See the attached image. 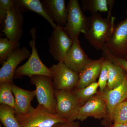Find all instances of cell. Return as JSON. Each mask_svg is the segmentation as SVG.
<instances>
[{
  "mask_svg": "<svg viewBox=\"0 0 127 127\" xmlns=\"http://www.w3.org/2000/svg\"><path fill=\"white\" fill-rule=\"evenodd\" d=\"M90 18L91 27L84 36L95 49L102 51L113 32L116 17L107 16L103 18L99 13L92 15Z\"/></svg>",
  "mask_w": 127,
  "mask_h": 127,
  "instance_id": "cell-1",
  "label": "cell"
},
{
  "mask_svg": "<svg viewBox=\"0 0 127 127\" xmlns=\"http://www.w3.org/2000/svg\"><path fill=\"white\" fill-rule=\"evenodd\" d=\"M15 117L21 127H51L57 123L68 122L39 104L36 108L31 106L26 113H15Z\"/></svg>",
  "mask_w": 127,
  "mask_h": 127,
  "instance_id": "cell-2",
  "label": "cell"
},
{
  "mask_svg": "<svg viewBox=\"0 0 127 127\" xmlns=\"http://www.w3.org/2000/svg\"><path fill=\"white\" fill-rule=\"evenodd\" d=\"M36 27L30 30L32 40L29 42L28 45L31 48V56L26 63L17 67L14 78H22L24 76L31 78L36 75L47 76L52 78L53 77L52 72L42 62L38 55L36 46Z\"/></svg>",
  "mask_w": 127,
  "mask_h": 127,
  "instance_id": "cell-3",
  "label": "cell"
},
{
  "mask_svg": "<svg viewBox=\"0 0 127 127\" xmlns=\"http://www.w3.org/2000/svg\"><path fill=\"white\" fill-rule=\"evenodd\" d=\"M66 23L64 27L73 40L78 38L80 34H86L91 27L90 17L86 16L77 0H70L67 6Z\"/></svg>",
  "mask_w": 127,
  "mask_h": 127,
  "instance_id": "cell-4",
  "label": "cell"
},
{
  "mask_svg": "<svg viewBox=\"0 0 127 127\" xmlns=\"http://www.w3.org/2000/svg\"><path fill=\"white\" fill-rule=\"evenodd\" d=\"M30 79L31 84L35 86L36 97L39 104L45 107L51 113L56 114L57 100L52 78L36 75Z\"/></svg>",
  "mask_w": 127,
  "mask_h": 127,
  "instance_id": "cell-5",
  "label": "cell"
},
{
  "mask_svg": "<svg viewBox=\"0 0 127 127\" xmlns=\"http://www.w3.org/2000/svg\"><path fill=\"white\" fill-rule=\"evenodd\" d=\"M57 100L56 113L68 122L77 119L79 108L82 105L73 91L55 90Z\"/></svg>",
  "mask_w": 127,
  "mask_h": 127,
  "instance_id": "cell-6",
  "label": "cell"
},
{
  "mask_svg": "<svg viewBox=\"0 0 127 127\" xmlns=\"http://www.w3.org/2000/svg\"><path fill=\"white\" fill-rule=\"evenodd\" d=\"M53 74V84L55 90L74 91L76 88L79 75L60 61L50 68Z\"/></svg>",
  "mask_w": 127,
  "mask_h": 127,
  "instance_id": "cell-7",
  "label": "cell"
},
{
  "mask_svg": "<svg viewBox=\"0 0 127 127\" xmlns=\"http://www.w3.org/2000/svg\"><path fill=\"white\" fill-rule=\"evenodd\" d=\"M73 41L64 27L57 26L49 37V51L56 61L63 62L72 45Z\"/></svg>",
  "mask_w": 127,
  "mask_h": 127,
  "instance_id": "cell-8",
  "label": "cell"
},
{
  "mask_svg": "<svg viewBox=\"0 0 127 127\" xmlns=\"http://www.w3.org/2000/svg\"><path fill=\"white\" fill-rule=\"evenodd\" d=\"M118 57L125 58L127 55V15L124 20L115 25L113 32L104 47Z\"/></svg>",
  "mask_w": 127,
  "mask_h": 127,
  "instance_id": "cell-9",
  "label": "cell"
},
{
  "mask_svg": "<svg viewBox=\"0 0 127 127\" xmlns=\"http://www.w3.org/2000/svg\"><path fill=\"white\" fill-rule=\"evenodd\" d=\"M23 23L22 12L15 4L8 11L1 31L10 41L19 42L23 35Z\"/></svg>",
  "mask_w": 127,
  "mask_h": 127,
  "instance_id": "cell-10",
  "label": "cell"
},
{
  "mask_svg": "<svg viewBox=\"0 0 127 127\" xmlns=\"http://www.w3.org/2000/svg\"><path fill=\"white\" fill-rule=\"evenodd\" d=\"M31 53V52L26 47L16 49L3 64L0 69V84L13 83L17 66L24 60L29 58Z\"/></svg>",
  "mask_w": 127,
  "mask_h": 127,
  "instance_id": "cell-11",
  "label": "cell"
},
{
  "mask_svg": "<svg viewBox=\"0 0 127 127\" xmlns=\"http://www.w3.org/2000/svg\"><path fill=\"white\" fill-rule=\"evenodd\" d=\"M107 115L106 103L99 92L81 107L77 119L84 121L89 117L100 119L106 117Z\"/></svg>",
  "mask_w": 127,
  "mask_h": 127,
  "instance_id": "cell-12",
  "label": "cell"
},
{
  "mask_svg": "<svg viewBox=\"0 0 127 127\" xmlns=\"http://www.w3.org/2000/svg\"><path fill=\"white\" fill-rule=\"evenodd\" d=\"M93 61L86 55L77 38L73 40L72 45L63 62L67 66L79 74Z\"/></svg>",
  "mask_w": 127,
  "mask_h": 127,
  "instance_id": "cell-13",
  "label": "cell"
},
{
  "mask_svg": "<svg viewBox=\"0 0 127 127\" xmlns=\"http://www.w3.org/2000/svg\"><path fill=\"white\" fill-rule=\"evenodd\" d=\"M43 7L49 17L58 26L64 27L66 23L67 7L65 0H42Z\"/></svg>",
  "mask_w": 127,
  "mask_h": 127,
  "instance_id": "cell-14",
  "label": "cell"
},
{
  "mask_svg": "<svg viewBox=\"0 0 127 127\" xmlns=\"http://www.w3.org/2000/svg\"><path fill=\"white\" fill-rule=\"evenodd\" d=\"M101 93L106 103L108 115L110 119L113 109L116 106L127 100V74L120 86L112 90L106 89Z\"/></svg>",
  "mask_w": 127,
  "mask_h": 127,
  "instance_id": "cell-15",
  "label": "cell"
},
{
  "mask_svg": "<svg viewBox=\"0 0 127 127\" xmlns=\"http://www.w3.org/2000/svg\"><path fill=\"white\" fill-rule=\"evenodd\" d=\"M105 58L103 56L97 60H94L83 71L79 73V79L76 88H84L93 83L96 82L99 77L103 63Z\"/></svg>",
  "mask_w": 127,
  "mask_h": 127,
  "instance_id": "cell-16",
  "label": "cell"
},
{
  "mask_svg": "<svg viewBox=\"0 0 127 127\" xmlns=\"http://www.w3.org/2000/svg\"><path fill=\"white\" fill-rule=\"evenodd\" d=\"M12 91L15 98V109L16 113L27 112L31 106V103L36 96L35 91H28L12 84Z\"/></svg>",
  "mask_w": 127,
  "mask_h": 127,
  "instance_id": "cell-17",
  "label": "cell"
},
{
  "mask_svg": "<svg viewBox=\"0 0 127 127\" xmlns=\"http://www.w3.org/2000/svg\"><path fill=\"white\" fill-rule=\"evenodd\" d=\"M15 4L20 9L22 13L32 11L40 15L50 23L53 29L56 28L57 26L48 15L40 0H16Z\"/></svg>",
  "mask_w": 127,
  "mask_h": 127,
  "instance_id": "cell-18",
  "label": "cell"
},
{
  "mask_svg": "<svg viewBox=\"0 0 127 127\" xmlns=\"http://www.w3.org/2000/svg\"><path fill=\"white\" fill-rule=\"evenodd\" d=\"M113 0H81V9L84 11H89L92 15L99 12H107V15L112 16L114 3Z\"/></svg>",
  "mask_w": 127,
  "mask_h": 127,
  "instance_id": "cell-19",
  "label": "cell"
},
{
  "mask_svg": "<svg viewBox=\"0 0 127 127\" xmlns=\"http://www.w3.org/2000/svg\"><path fill=\"white\" fill-rule=\"evenodd\" d=\"M107 59L108 67V80L106 89L111 90L122 83L127 73L120 66Z\"/></svg>",
  "mask_w": 127,
  "mask_h": 127,
  "instance_id": "cell-20",
  "label": "cell"
},
{
  "mask_svg": "<svg viewBox=\"0 0 127 127\" xmlns=\"http://www.w3.org/2000/svg\"><path fill=\"white\" fill-rule=\"evenodd\" d=\"M0 120L4 127H21L15 117V111L13 108L1 104Z\"/></svg>",
  "mask_w": 127,
  "mask_h": 127,
  "instance_id": "cell-21",
  "label": "cell"
},
{
  "mask_svg": "<svg viewBox=\"0 0 127 127\" xmlns=\"http://www.w3.org/2000/svg\"><path fill=\"white\" fill-rule=\"evenodd\" d=\"M20 43L10 41L6 37L0 38V64L2 65L13 52L20 48Z\"/></svg>",
  "mask_w": 127,
  "mask_h": 127,
  "instance_id": "cell-22",
  "label": "cell"
},
{
  "mask_svg": "<svg viewBox=\"0 0 127 127\" xmlns=\"http://www.w3.org/2000/svg\"><path fill=\"white\" fill-rule=\"evenodd\" d=\"M98 87V83L95 82L84 88L76 89L73 92L82 106L97 93Z\"/></svg>",
  "mask_w": 127,
  "mask_h": 127,
  "instance_id": "cell-23",
  "label": "cell"
},
{
  "mask_svg": "<svg viewBox=\"0 0 127 127\" xmlns=\"http://www.w3.org/2000/svg\"><path fill=\"white\" fill-rule=\"evenodd\" d=\"M11 83L0 84V103L5 104L15 109V98L12 91Z\"/></svg>",
  "mask_w": 127,
  "mask_h": 127,
  "instance_id": "cell-24",
  "label": "cell"
},
{
  "mask_svg": "<svg viewBox=\"0 0 127 127\" xmlns=\"http://www.w3.org/2000/svg\"><path fill=\"white\" fill-rule=\"evenodd\" d=\"M110 119L114 124H127V100L116 106Z\"/></svg>",
  "mask_w": 127,
  "mask_h": 127,
  "instance_id": "cell-25",
  "label": "cell"
},
{
  "mask_svg": "<svg viewBox=\"0 0 127 127\" xmlns=\"http://www.w3.org/2000/svg\"><path fill=\"white\" fill-rule=\"evenodd\" d=\"M16 0H0V30H4L5 21L9 10L14 5Z\"/></svg>",
  "mask_w": 127,
  "mask_h": 127,
  "instance_id": "cell-26",
  "label": "cell"
},
{
  "mask_svg": "<svg viewBox=\"0 0 127 127\" xmlns=\"http://www.w3.org/2000/svg\"><path fill=\"white\" fill-rule=\"evenodd\" d=\"M98 83L100 92H104L107 89L108 80V61L106 58L103 63L101 69L98 77Z\"/></svg>",
  "mask_w": 127,
  "mask_h": 127,
  "instance_id": "cell-27",
  "label": "cell"
},
{
  "mask_svg": "<svg viewBox=\"0 0 127 127\" xmlns=\"http://www.w3.org/2000/svg\"><path fill=\"white\" fill-rule=\"evenodd\" d=\"M103 56L110 61L120 66L125 71L127 74V61L124 58L118 57L111 54L106 48L102 50Z\"/></svg>",
  "mask_w": 127,
  "mask_h": 127,
  "instance_id": "cell-28",
  "label": "cell"
},
{
  "mask_svg": "<svg viewBox=\"0 0 127 127\" xmlns=\"http://www.w3.org/2000/svg\"><path fill=\"white\" fill-rule=\"evenodd\" d=\"M51 127H79V123L78 122H66L58 123Z\"/></svg>",
  "mask_w": 127,
  "mask_h": 127,
  "instance_id": "cell-29",
  "label": "cell"
},
{
  "mask_svg": "<svg viewBox=\"0 0 127 127\" xmlns=\"http://www.w3.org/2000/svg\"><path fill=\"white\" fill-rule=\"evenodd\" d=\"M111 127H127V124H114Z\"/></svg>",
  "mask_w": 127,
  "mask_h": 127,
  "instance_id": "cell-30",
  "label": "cell"
},
{
  "mask_svg": "<svg viewBox=\"0 0 127 127\" xmlns=\"http://www.w3.org/2000/svg\"><path fill=\"white\" fill-rule=\"evenodd\" d=\"M124 59H125V60H127V56L125 57V58H124Z\"/></svg>",
  "mask_w": 127,
  "mask_h": 127,
  "instance_id": "cell-31",
  "label": "cell"
},
{
  "mask_svg": "<svg viewBox=\"0 0 127 127\" xmlns=\"http://www.w3.org/2000/svg\"><path fill=\"white\" fill-rule=\"evenodd\" d=\"M0 127H1V125H0Z\"/></svg>",
  "mask_w": 127,
  "mask_h": 127,
  "instance_id": "cell-32",
  "label": "cell"
},
{
  "mask_svg": "<svg viewBox=\"0 0 127 127\" xmlns=\"http://www.w3.org/2000/svg\"></svg>",
  "mask_w": 127,
  "mask_h": 127,
  "instance_id": "cell-33",
  "label": "cell"
}]
</instances>
